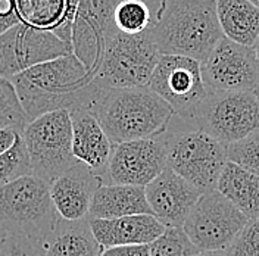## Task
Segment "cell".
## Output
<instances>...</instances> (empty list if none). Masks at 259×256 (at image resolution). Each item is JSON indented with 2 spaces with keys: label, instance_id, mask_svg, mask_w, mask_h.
<instances>
[{
  "label": "cell",
  "instance_id": "cell-1",
  "mask_svg": "<svg viewBox=\"0 0 259 256\" xmlns=\"http://www.w3.org/2000/svg\"><path fill=\"white\" fill-rule=\"evenodd\" d=\"M11 81L30 122L59 109L89 112L100 90L74 53L35 65Z\"/></svg>",
  "mask_w": 259,
  "mask_h": 256
},
{
  "label": "cell",
  "instance_id": "cell-2",
  "mask_svg": "<svg viewBox=\"0 0 259 256\" xmlns=\"http://www.w3.org/2000/svg\"><path fill=\"white\" fill-rule=\"evenodd\" d=\"M161 55L203 62L224 37L217 0H159L150 27Z\"/></svg>",
  "mask_w": 259,
  "mask_h": 256
},
{
  "label": "cell",
  "instance_id": "cell-3",
  "mask_svg": "<svg viewBox=\"0 0 259 256\" xmlns=\"http://www.w3.org/2000/svg\"><path fill=\"white\" fill-rule=\"evenodd\" d=\"M89 112L113 146L161 136L176 113L149 87L100 89Z\"/></svg>",
  "mask_w": 259,
  "mask_h": 256
},
{
  "label": "cell",
  "instance_id": "cell-4",
  "mask_svg": "<svg viewBox=\"0 0 259 256\" xmlns=\"http://www.w3.org/2000/svg\"><path fill=\"white\" fill-rule=\"evenodd\" d=\"M162 136L166 146V168L203 193L215 190L228 162L227 144L178 116L172 118Z\"/></svg>",
  "mask_w": 259,
  "mask_h": 256
},
{
  "label": "cell",
  "instance_id": "cell-5",
  "mask_svg": "<svg viewBox=\"0 0 259 256\" xmlns=\"http://www.w3.org/2000/svg\"><path fill=\"white\" fill-rule=\"evenodd\" d=\"M50 184L34 174L0 189V228L43 243L59 220Z\"/></svg>",
  "mask_w": 259,
  "mask_h": 256
},
{
  "label": "cell",
  "instance_id": "cell-6",
  "mask_svg": "<svg viewBox=\"0 0 259 256\" xmlns=\"http://www.w3.org/2000/svg\"><path fill=\"white\" fill-rule=\"evenodd\" d=\"M161 56L150 28L137 35L113 28L93 82L100 89L147 87Z\"/></svg>",
  "mask_w": 259,
  "mask_h": 256
},
{
  "label": "cell",
  "instance_id": "cell-7",
  "mask_svg": "<svg viewBox=\"0 0 259 256\" xmlns=\"http://www.w3.org/2000/svg\"><path fill=\"white\" fill-rule=\"evenodd\" d=\"M21 136L31 159L32 174L49 184L78 163L72 153L71 112L66 109L35 118Z\"/></svg>",
  "mask_w": 259,
  "mask_h": 256
},
{
  "label": "cell",
  "instance_id": "cell-8",
  "mask_svg": "<svg viewBox=\"0 0 259 256\" xmlns=\"http://www.w3.org/2000/svg\"><path fill=\"white\" fill-rule=\"evenodd\" d=\"M190 124L224 144H233L259 131V100L253 92H215L194 112Z\"/></svg>",
  "mask_w": 259,
  "mask_h": 256
},
{
  "label": "cell",
  "instance_id": "cell-9",
  "mask_svg": "<svg viewBox=\"0 0 259 256\" xmlns=\"http://www.w3.org/2000/svg\"><path fill=\"white\" fill-rule=\"evenodd\" d=\"M250 220L218 190L203 193L183 225L200 250H227Z\"/></svg>",
  "mask_w": 259,
  "mask_h": 256
},
{
  "label": "cell",
  "instance_id": "cell-10",
  "mask_svg": "<svg viewBox=\"0 0 259 256\" xmlns=\"http://www.w3.org/2000/svg\"><path fill=\"white\" fill-rule=\"evenodd\" d=\"M147 87L172 108L176 116L187 122L209 92L203 82L200 62L174 55H162Z\"/></svg>",
  "mask_w": 259,
  "mask_h": 256
},
{
  "label": "cell",
  "instance_id": "cell-11",
  "mask_svg": "<svg viewBox=\"0 0 259 256\" xmlns=\"http://www.w3.org/2000/svg\"><path fill=\"white\" fill-rule=\"evenodd\" d=\"M74 53L56 34L18 24L0 34V77L12 80L32 66Z\"/></svg>",
  "mask_w": 259,
  "mask_h": 256
},
{
  "label": "cell",
  "instance_id": "cell-12",
  "mask_svg": "<svg viewBox=\"0 0 259 256\" xmlns=\"http://www.w3.org/2000/svg\"><path fill=\"white\" fill-rule=\"evenodd\" d=\"M203 82L215 92H253L259 84V64L253 48L223 37L200 62Z\"/></svg>",
  "mask_w": 259,
  "mask_h": 256
},
{
  "label": "cell",
  "instance_id": "cell-13",
  "mask_svg": "<svg viewBox=\"0 0 259 256\" xmlns=\"http://www.w3.org/2000/svg\"><path fill=\"white\" fill-rule=\"evenodd\" d=\"M166 169L163 136L133 140L113 147L103 184L146 187Z\"/></svg>",
  "mask_w": 259,
  "mask_h": 256
},
{
  "label": "cell",
  "instance_id": "cell-14",
  "mask_svg": "<svg viewBox=\"0 0 259 256\" xmlns=\"http://www.w3.org/2000/svg\"><path fill=\"white\" fill-rule=\"evenodd\" d=\"M119 0H78L72 27V52L95 80L106 38L113 28V12Z\"/></svg>",
  "mask_w": 259,
  "mask_h": 256
},
{
  "label": "cell",
  "instance_id": "cell-15",
  "mask_svg": "<svg viewBox=\"0 0 259 256\" xmlns=\"http://www.w3.org/2000/svg\"><path fill=\"white\" fill-rule=\"evenodd\" d=\"M147 203L166 228H183L192 209L203 192L166 168L145 187Z\"/></svg>",
  "mask_w": 259,
  "mask_h": 256
},
{
  "label": "cell",
  "instance_id": "cell-16",
  "mask_svg": "<svg viewBox=\"0 0 259 256\" xmlns=\"http://www.w3.org/2000/svg\"><path fill=\"white\" fill-rule=\"evenodd\" d=\"M102 180L78 162L50 184V197L59 217L68 221L89 218L90 206Z\"/></svg>",
  "mask_w": 259,
  "mask_h": 256
},
{
  "label": "cell",
  "instance_id": "cell-17",
  "mask_svg": "<svg viewBox=\"0 0 259 256\" xmlns=\"http://www.w3.org/2000/svg\"><path fill=\"white\" fill-rule=\"evenodd\" d=\"M89 223L103 249L150 246L166 230V227L153 215H131L112 220L89 218Z\"/></svg>",
  "mask_w": 259,
  "mask_h": 256
},
{
  "label": "cell",
  "instance_id": "cell-18",
  "mask_svg": "<svg viewBox=\"0 0 259 256\" xmlns=\"http://www.w3.org/2000/svg\"><path fill=\"white\" fill-rule=\"evenodd\" d=\"M71 119L72 153L75 159L89 166L103 183L115 146L90 112L74 111L71 112Z\"/></svg>",
  "mask_w": 259,
  "mask_h": 256
},
{
  "label": "cell",
  "instance_id": "cell-19",
  "mask_svg": "<svg viewBox=\"0 0 259 256\" xmlns=\"http://www.w3.org/2000/svg\"><path fill=\"white\" fill-rule=\"evenodd\" d=\"M21 24L56 34L72 45V27L78 0H15Z\"/></svg>",
  "mask_w": 259,
  "mask_h": 256
},
{
  "label": "cell",
  "instance_id": "cell-20",
  "mask_svg": "<svg viewBox=\"0 0 259 256\" xmlns=\"http://www.w3.org/2000/svg\"><path fill=\"white\" fill-rule=\"evenodd\" d=\"M131 215H153L146 199L145 187L102 184L97 189L89 218L112 220Z\"/></svg>",
  "mask_w": 259,
  "mask_h": 256
},
{
  "label": "cell",
  "instance_id": "cell-21",
  "mask_svg": "<svg viewBox=\"0 0 259 256\" xmlns=\"http://www.w3.org/2000/svg\"><path fill=\"white\" fill-rule=\"evenodd\" d=\"M41 244L45 256H102L105 250L95 237L89 218L80 221L59 218Z\"/></svg>",
  "mask_w": 259,
  "mask_h": 256
},
{
  "label": "cell",
  "instance_id": "cell-22",
  "mask_svg": "<svg viewBox=\"0 0 259 256\" xmlns=\"http://www.w3.org/2000/svg\"><path fill=\"white\" fill-rule=\"evenodd\" d=\"M217 15L224 37L246 48L259 40V9L247 0H217Z\"/></svg>",
  "mask_w": 259,
  "mask_h": 256
},
{
  "label": "cell",
  "instance_id": "cell-23",
  "mask_svg": "<svg viewBox=\"0 0 259 256\" xmlns=\"http://www.w3.org/2000/svg\"><path fill=\"white\" fill-rule=\"evenodd\" d=\"M249 220H259V177L227 162L217 189Z\"/></svg>",
  "mask_w": 259,
  "mask_h": 256
},
{
  "label": "cell",
  "instance_id": "cell-24",
  "mask_svg": "<svg viewBox=\"0 0 259 256\" xmlns=\"http://www.w3.org/2000/svg\"><path fill=\"white\" fill-rule=\"evenodd\" d=\"M155 12L149 0H119L113 12V27L122 34H142L152 27Z\"/></svg>",
  "mask_w": 259,
  "mask_h": 256
},
{
  "label": "cell",
  "instance_id": "cell-25",
  "mask_svg": "<svg viewBox=\"0 0 259 256\" xmlns=\"http://www.w3.org/2000/svg\"><path fill=\"white\" fill-rule=\"evenodd\" d=\"M30 124L12 81L0 77V128H12L19 134Z\"/></svg>",
  "mask_w": 259,
  "mask_h": 256
},
{
  "label": "cell",
  "instance_id": "cell-26",
  "mask_svg": "<svg viewBox=\"0 0 259 256\" xmlns=\"http://www.w3.org/2000/svg\"><path fill=\"white\" fill-rule=\"evenodd\" d=\"M31 174V159L22 136H19L15 146L9 152L0 155V189Z\"/></svg>",
  "mask_w": 259,
  "mask_h": 256
},
{
  "label": "cell",
  "instance_id": "cell-27",
  "mask_svg": "<svg viewBox=\"0 0 259 256\" xmlns=\"http://www.w3.org/2000/svg\"><path fill=\"white\" fill-rule=\"evenodd\" d=\"M150 256H197L200 249L194 246L183 228H166L150 246Z\"/></svg>",
  "mask_w": 259,
  "mask_h": 256
},
{
  "label": "cell",
  "instance_id": "cell-28",
  "mask_svg": "<svg viewBox=\"0 0 259 256\" xmlns=\"http://www.w3.org/2000/svg\"><path fill=\"white\" fill-rule=\"evenodd\" d=\"M227 158L259 177V131L227 146Z\"/></svg>",
  "mask_w": 259,
  "mask_h": 256
},
{
  "label": "cell",
  "instance_id": "cell-29",
  "mask_svg": "<svg viewBox=\"0 0 259 256\" xmlns=\"http://www.w3.org/2000/svg\"><path fill=\"white\" fill-rule=\"evenodd\" d=\"M226 252L228 256H259V220H250Z\"/></svg>",
  "mask_w": 259,
  "mask_h": 256
},
{
  "label": "cell",
  "instance_id": "cell-30",
  "mask_svg": "<svg viewBox=\"0 0 259 256\" xmlns=\"http://www.w3.org/2000/svg\"><path fill=\"white\" fill-rule=\"evenodd\" d=\"M0 256H45L40 241L18 234H5L0 244Z\"/></svg>",
  "mask_w": 259,
  "mask_h": 256
},
{
  "label": "cell",
  "instance_id": "cell-31",
  "mask_svg": "<svg viewBox=\"0 0 259 256\" xmlns=\"http://www.w3.org/2000/svg\"><path fill=\"white\" fill-rule=\"evenodd\" d=\"M19 24L15 0H0V34H5Z\"/></svg>",
  "mask_w": 259,
  "mask_h": 256
},
{
  "label": "cell",
  "instance_id": "cell-32",
  "mask_svg": "<svg viewBox=\"0 0 259 256\" xmlns=\"http://www.w3.org/2000/svg\"><path fill=\"white\" fill-rule=\"evenodd\" d=\"M102 256H150L149 246H121L105 249Z\"/></svg>",
  "mask_w": 259,
  "mask_h": 256
},
{
  "label": "cell",
  "instance_id": "cell-33",
  "mask_svg": "<svg viewBox=\"0 0 259 256\" xmlns=\"http://www.w3.org/2000/svg\"><path fill=\"white\" fill-rule=\"evenodd\" d=\"M21 134L12 130V128H0V155L9 152L14 146H15L16 140Z\"/></svg>",
  "mask_w": 259,
  "mask_h": 256
},
{
  "label": "cell",
  "instance_id": "cell-34",
  "mask_svg": "<svg viewBox=\"0 0 259 256\" xmlns=\"http://www.w3.org/2000/svg\"><path fill=\"white\" fill-rule=\"evenodd\" d=\"M197 256H228L226 250H200Z\"/></svg>",
  "mask_w": 259,
  "mask_h": 256
},
{
  "label": "cell",
  "instance_id": "cell-35",
  "mask_svg": "<svg viewBox=\"0 0 259 256\" xmlns=\"http://www.w3.org/2000/svg\"><path fill=\"white\" fill-rule=\"evenodd\" d=\"M255 53H256V59H258V64H259V40L256 41V45H255Z\"/></svg>",
  "mask_w": 259,
  "mask_h": 256
},
{
  "label": "cell",
  "instance_id": "cell-36",
  "mask_svg": "<svg viewBox=\"0 0 259 256\" xmlns=\"http://www.w3.org/2000/svg\"><path fill=\"white\" fill-rule=\"evenodd\" d=\"M5 234H6V233L0 228V244H2V241H3V239H5Z\"/></svg>",
  "mask_w": 259,
  "mask_h": 256
},
{
  "label": "cell",
  "instance_id": "cell-37",
  "mask_svg": "<svg viewBox=\"0 0 259 256\" xmlns=\"http://www.w3.org/2000/svg\"><path fill=\"white\" fill-rule=\"evenodd\" d=\"M247 2H250L252 5H255V6L259 9V0H247Z\"/></svg>",
  "mask_w": 259,
  "mask_h": 256
},
{
  "label": "cell",
  "instance_id": "cell-38",
  "mask_svg": "<svg viewBox=\"0 0 259 256\" xmlns=\"http://www.w3.org/2000/svg\"><path fill=\"white\" fill-rule=\"evenodd\" d=\"M255 95H256V97H258V100H259V84H258V87H256V90H255Z\"/></svg>",
  "mask_w": 259,
  "mask_h": 256
}]
</instances>
